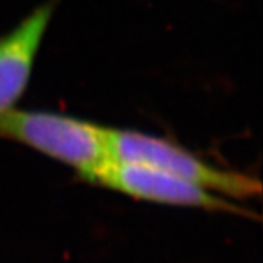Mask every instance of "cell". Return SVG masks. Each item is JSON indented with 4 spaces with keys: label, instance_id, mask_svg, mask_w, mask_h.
<instances>
[{
    "label": "cell",
    "instance_id": "obj_1",
    "mask_svg": "<svg viewBox=\"0 0 263 263\" xmlns=\"http://www.w3.org/2000/svg\"><path fill=\"white\" fill-rule=\"evenodd\" d=\"M0 139L59 161L88 183L111 161L108 127L66 114L9 108L0 113Z\"/></svg>",
    "mask_w": 263,
    "mask_h": 263
},
{
    "label": "cell",
    "instance_id": "obj_4",
    "mask_svg": "<svg viewBox=\"0 0 263 263\" xmlns=\"http://www.w3.org/2000/svg\"><path fill=\"white\" fill-rule=\"evenodd\" d=\"M56 2H46L0 37V113L13 108L27 91Z\"/></svg>",
    "mask_w": 263,
    "mask_h": 263
},
{
    "label": "cell",
    "instance_id": "obj_3",
    "mask_svg": "<svg viewBox=\"0 0 263 263\" xmlns=\"http://www.w3.org/2000/svg\"><path fill=\"white\" fill-rule=\"evenodd\" d=\"M89 183L151 203L197 208L247 218L253 216L252 212L237 205L234 200L208 192L165 171L141 164L111 160Z\"/></svg>",
    "mask_w": 263,
    "mask_h": 263
},
{
    "label": "cell",
    "instance_id": "obj_2",
    "mask_svg": "<svg viewBox=\"0 0 263 263\" xmlns=\"http://www.w3.org/2000/svg\"><path fill=\"white\" fill-rule=\"evenodd\" d=\"M108 143L113 161L133 162L165 171L230 200L253 199L262 193L259 179L214 165L195 152L161 136L108 127Z\"/></svg>",
    "mask_w": 263,
    "mask_h": 263
}]
</instances>
